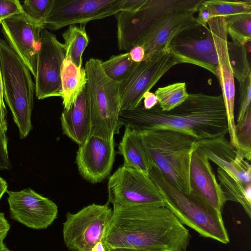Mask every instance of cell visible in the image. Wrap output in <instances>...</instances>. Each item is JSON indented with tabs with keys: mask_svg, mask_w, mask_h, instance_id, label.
Here are the masks:
<instances>
[{
	"mask_svg": "<svg viewBox=\"0 0 251 251\" xmlns=\"http://www.w3.org/2000/svg\"><path fill=\"white\" fill-rule=\"evenodd\" d=\"M102 242L107 249L183 251L189 230L165 205L147 204L113 209Z\"/></svg>",
	"mask_w": 251,
	"mask_h": 251,
	"instance_id": "cell-1",
	"label": "cell"
},
{
	"mask_svg": "<svg viewBox=\"0 0 251 251\" xmlns=\"http://www.w3.org/2000/svg\"><path fill=\"white\" fill-rule=\"evenodd\" d=\"M122 126L138 131L165 129L177 130L197 140L226 136L228 126L222 95L189 94L182 104L163 111L158 104L150 109L142 104L131 110H121Z\"/></svg>",
	"mask_w": 251,
	"mask_h": 251,
	"instance_id": "cell-2",
	"label": "cell"
},
{
	"mask_svg": "<svg viewBox=\"0 0 251 251\" xmlns=\"http://www.w3.org/2000/svg\"><path fill=\"white\" fill-rule=\"evenodd\" d=\"M149 176L158 188L165 206L183 225L203 237L225 244L229 242L221 212L193 191L186 194L179 190L154 165H152Z\"/></svg>",
	"mask_w": 251,
	"mask_h": 251,
	"instance_id": "cell-3",
	"label": "cell"
},
{
	"mask_svg": "<svg viewBox=\"0 0 251 251\" xmlns=\"http://www.w3.org/2000/svg\"><path fill=\"white\" fill-rule=\"evenodd\" d=\"M146 153L179 190L190 194V167L197 140L182 132L156 129L139 131Z\"/></svg>",
	"mask_w": 251,
	"mask_h": 251,
	"instance_id": "cell-4",
	"label": "cell"
},
{
	"mask_svg": "<svg viewBox=\"0 0 251 251\" xmlns=\"http://www.w3.org/2000/svg\"><path fill=\"white\" fill-rule=\"evenodd\" d=\"M101 62L99 59L91 58L86 61L84 67L90 117V136L109 140L119 133L122 126L119 120L120 83L106 75Z\"/></svg>",
	"mask_w": 251,
	"mask_h": 251,
	"instance_id": "cell-5",
	"label": "cell"
},
{
	"mask_svg": "<svg viewBox=\"0 0 251 251\" xmlns=\"http://www.w3.org/2000/svg\"><path fill=\"white\" fill-rule=\"evenodd\" d=\"M0 69L4 99L19 131L25 138L32 129L31 114L35 85L31 74L5 40L0 39Z\"/></svg>",
	"mask_w": 251,
	"mask_h": 251,
	"instance_id": "cell-6",
	"label": "cell"
},
{
	"mask_svg": "<svg viewBox=\"0 0 251 251\" xmlns=\"http://www.w3.org/2000/svg\"><path fill=\"white\" fill-rule=\"evenodd\" d=\"M113 213L108 203H93L75 213L68 212L63 223L67 248L72 251H91L98 243L102 242Z\"/></svg>",
	"mask_w": 251,
	"mask_h": 251,
	"instance_id": "cell-7",
	"label": "cell"
},
{
	"mask_svg": "<svg viewBox=\"0 0 251 251\" xmlns=\"http://www.w3.org/2000/svg\"><path fill=\"white\" fill-rule=\"evenodd\" d=\"M180 64L169 47L139 62L126 80L120 83L121 110H131L142 104L150 90L171 68Z\"/></svg>",
	"mask_w": 251,
	"mask_h": 251,
	"instance_id": "cell-8",
	"label": "cell"
},
{
	"mask_svg": "<svg viewBox=\"0 0 251 251\" xmlns=\"http://www.w3.org/2000/svg\"><path fill=\"white\" fill-rule=\"evenodd\" d=\"M107 186L108 202L113 209L147 204L165 205L149 176L133 168L119 167L110 177Z\"/></svg>",
	"mask_w": 251,
	"mask_h": 251,
	"instance_id": "cell-9",
	"label": "cell"
},
{
	"mask_svg": "<svg viewBox=\"0 0 251 251\" xmlns=\"http://www.w3.org/2000/svg\"><path fill=\"white\" fill-rule=\"evenodd\" d=\"M202 1L190 0L187 4L171 10L157 18L137 45L145 50L144 59L168 48L173 39L182 31L201 26L194 14Z\"/></svg>",
	"mask_w": 251,
	"mask_h": 251,
	"instance_id": "cell-10",
	"label": "cell"
},
{
	"mask_svg": "<svg viewBox=\"0 0 251 251\" xmlns=\"http://www.w3.org/2000/svg\"><path fill=\"white\" fill-rule=\"evenodd\" d=\"M126 0H53L45 28L56 30L77 24L115 15L123 11Z\"/></svg>",
	"mask_w": 251,
	"mask_h": 251,
	"instance_id": "cell-11",
	"label": "cell"
},
{
	"mask_svg": "<svg viewBox=\"0 0 251 251\" xmlns=\"http://www.w3.org/2000/svg\"><path fill=\"white\" fill-rule=\"evenodd\" d=\"M190 0H145L133 11H121L117 19V43L121 50L129 51L137 46L151 25L160 16L173 9L184 6Z\"/></svg>",
	"mask_w": 251,
	"mask_h": 251,
	"instance_id": "cell-12",
	"label": "cell"
},
{
	"mask_svg": "<svg viewBox=\"0 0 251 251\" xmlns=\"http://www.w3.org/2000/svg\"><path fill=\"white\" fill-rule=\"evenodd\" d=\"M63 44L46 29L41 34L36 60L35 93L38 100L61 97V71L65 58Z\"/></svg>",
	"mask_w": 251,
	"mask_h": 251,
	"instance_id": "cell-13",
	"label": "cell"
},
{
	"mask_svg": "<svg viewBox=\"0 0 251 251\" xmlns=\"http://www.w3.org/2000/svg\"><path fill=\"white\" fill-rule=\"evenodd\" d=\"M169 47L180 64L199 66L218 78V56L208 26L201 25L182 31L173 39Z\"/></svg>",
	"mask_w": 251,
	"mask_h": 251,
	"instance_id": "cell-14",
	"label": "cell"
},
{
	"mask_svg": "<svg viewBox=\"0 0 251 251\" xmlns=\"http://www.w3.org/2000/svg\"><path fill=\"white\" fill-rule=\"evenodd\" d=\"M5 40L22 59L34 78L36 60L44 25L29 18L24 12L1 21Z\"/></svg>",
	"mask_w": 251,
	"mask_h": 251,
	"instance_id": "cell-15",
	"label": "cell"
},
{
	"mask_svg": "<svg viewBox=\"0 0 251 251\" xmlns=\"http://www.w3.org/2000/svg\"><path fill=\"white\" fill-rule=\"evenodd\" d=\"M11 218L35 229H45L56 219V204L30 188L20 191H7Z\"/></svg>",
	"mask_w": 251,
	"mask_h": 251,
	"instance_id": "cell-16",
	"label": "cell"
},
{
	"mask_svg": "<svg viewBox=\"0 0 251 251\" xmlns=\"http://www.w3.org/2000/svg\"><path fill=\"white\" fill-rule=\"evenodd\" d=\"M211 31L218 56V79L222 88L227 120L230 142L235 148L237 141L235 130L234 114L235 85L234 77L230 63L227 47V32L225 18L214 17L207 23Z\"/></svg>",
	"mask_w": 251,
	"mask_h": 251,
	"instance_id": "cell-17",
	"label": "cell"
},
{
	"mask_svg": "<svg viewBox=\"0 0 251 251\" xmlns=\"http://www.w3.org/2000/svg\"><path fill=\"white\" fill-rule=\"evenodd\" d=\"M78 146L75 160L80 175L92 183L101 182L110 174L114 162V139L91 135Z\"/></svg>",
	"mask_w": 251,
	"mask_h": 251,
	"instance_id": "cell-18",
	"label": "cell"
},
{
	"mask_svg": "<svg viewBox=\"0 0 251 251\" xmlns=\"http://www.w3.org/2000/svg\"><path fill=\"white\" fill-rule=\"evenodd\" d=\"M196 148L245 185L251 184V166L225 136L196 141Z\"/></svg>",
	"mask_w": 251,
	"mask_h": 251,
	"instance_id": "cell-19",
	"label": "cell"
},
{
	"mask_svg": "<svg viewBox=\"0 0 251 251\" xmlns=\"http://www.w3.org/2000/svg\"><path fill=\"white\" fill-rule=\"evenodd\" d=\"M192 191L222 212L226 202L224 193L207 156L196 148L190 172Z\"/></svg>",
	"mask_w": 251,
	"mask_h": 251,
	"instance_id": "cell-20",
	"label": "cell"
},
{
	"mask_svg": "<svg viewBox=\"0 0 251 251\" xmlns=\"http://www.w3.org/2000/svg\"><path fill=\"white\" fill-rule=\"evenodd\" d=\"M60 121L63 133L78 145L90 136V117L85 88L69 109H64Z\"/></svg>",
	"mask_w": 251,
	"mask_h": 251,
	"instance_id": "cell-21",
	"label": "cell"
},
{
	"mask_svg": "<svg viewBox=\"0 0 251 251\" xmlns=\"http://www.w3.org/2000/svg\"><path fill=\"white\" fill-rule=\"evenodd\" d=\"M118 150L124 158V166L149 176L152 164L146 153L139 131L125 127Z\"/></svg>",
	"mask_w": 251,
	"mask_h": 251,
	"instance_id": "cell-22",
	"label": "cell"
},
{
	"mask_svg": "<svg viewBox=\"0 0 251 251\" xmlns=\"http://www.w3.org/2000/svg\"><path fill=\"white\" fill-rule=\"evenodd\" d=\"M87 83L84 68L77 67L71 60L65 58L61 71V97L65 110L69 109Z\"/></svg>",
	"mask_w": 251,
	"mask_h": 251,
	"instance_id": "cell-23",
	"label": "cell"
},
{
	"mask_svg": "<svg viewBox=\"0 0 251 251\" xmlns=\"http://www.w3.org/2000/svg\"><path fill=\"white\" fill-rule=\"evenodd\" d=\"M217 180L226 201L239 203L251 218V184L245 185L221 168L217 169Z\"/></svg>",
	"mask_w": 251,
	"mask_h": 251,
	"instance_id": "cell-24",
	"label": "cell"
},
{
	"mask_svg": "<svg viewBox=\"0 0 251 251\" xmlns=\"http://www.w3.org/2000/svg\"><path fill=\"white\" fill-rule=\"evenodd\" d=\"M85 25H70L62 33L65 58L71 60L79 68L82 67V54L89 42Z\"/></svg>",
	"mask_w": 251,
	"mask_h": 251,
	"instance_id": "cell-25",
	"label": "cell"
},
{
	"mask_svg": "<svg viewBox=\"0 0 251 251\" xmlns=\"http://www.w3.org/2000/svg\"><path fill=\"white\" fill-rule=\"evenodd\" d=\"M138 63L131 59L129 52H127L111 56L107 60L102 61L101 66L107 76L121 83L128 77Z\"/></svg>",
	"mask_w": 251,
	"mask_h": 251,
	"instance_id": "cell-26",
	"label": "cell"
},
{
	"mask_svg": "<svg viewBox=\"0 0 251 251\" xmlns=\"http://www.w3.org/2000/svg\"><path fill=\"white\" fill-rule=\"evenodd\" d=\"M158 104L163 111H170L184 102L188 98L185 82L175 83L158 88L155 92Z\"/></svg>",
	"mask_w": 251,
	"mask_h": 251,
	"instance_id": "cell-27",
	"label": "cell"
},
{
	"mask_svg": "<svg viewBox=\"0 0 251 251\" xmlns=\"http://www.w3.org/2000/svg\"><path fill=\"white\" fill-rule=\"evenodd\" d=\"M203 3L209 10L212 18L226 19L236 15L251 13V0H203Z\"/></svg>",
	"mask_w": 251,
	"mask_h": 251,
	"instance_id": "cell-28",
	"label": "cell"
},
{
	"mask_svg": "<svg viewBox=\"0 0 251 251\" xmlns=\"http://www.w3.org/2000/svg\"><path fill=\"white\" fill-rule=\"evenodd\" d=\"M227 34L233 43L245 45L251 40V13L234 15L225 19Z\"/></svg>",
	"mask_w": 251,
	"mask_h": 251,
	"instance_id": "cell-29",
	"label": "cell"
},
{
	"mask_svg": "<svg viewBox=\"0 0 251 251\" xmlns=\"http://www.w3.org/2000/svg\"><path fill=\"white\" fill-rule=\"evenodd\" d=\"M227 47L234 77L240 82L251 75L246 48L245 45H237L228 41Z\"/></svg>",
	"mask_w": 251,
	"mask_h": 251,
	"instance_id": "cell-30",
	"label": "cell"
},
{
	"mask_svg": "<svg viewBox=\"0 0 251 251\" xmlns=\"http://www.w3.org/2000/svg\"><path fill=\"white\" fill-rule=\"evenodd\" d=\"M237 150L247 161L251 159V107L235 126Z\"/></svg>",
	"mask_w": 251,
	"mask_h": 251,
	"instance_id": "cell-31",
	"label": "cell"
},
{
	"mask_svg": "<svg viewBox=\"0 0 251 251\" xmlns=\"http://www.w3.org/2000/svg\"><path fill=\"white\" fill-rule=\"evenodd\" d=\"M53 0H26L22 4L23 12L34 21L45 25Z\"/></svg>",
	"mask_w": 251,
	"mask_h": 251,
	"instance_id": "cell-32",
	"label": "cell"
},
{
	"mask_svg": "<svg viewBox=\"0 0 251 251\" xmlns=\"http://www.w3.org/2000/svg\"><path fill=\"white\" fill-rule=\"evenodd\" d=\"M239 83L240 97L236 123L243 118L249 108L251 107V75L239 82Z\"/></svg>",
	"mask_w": 251,
	"mask_h": 251,
	"instance_id": "cell-33",
	"label": "cell"
},
{
	"mask_svg": "<svg viewBox=\"0 0 251 251\" xmlns=\"http://www.w3.org/2000/svg\"><path fill=\"white\" fill-rule=\"evenodd\" d=\"M22 12V6L19 0H0V22Z\"/></svg>",
	"mask_w": 251,
	"mask_h": 251,
	"instance_id": "cell-34",
	"label": "cell"
},
{
	"mask_svg": "<svg viewBox=\"0 0 251 251\" xmlns=\"http://www.w3.org/2000/svg\"><path fill=\"white\" fill-rule=\"evenodd\" d=\"M7 145L8 138L6 132H0V170H9L11 168Z\"/></svg>",
	"mask_w": 251,
	"mask_h": 251,
	"instance_id": "cell-35",
	"label": "cell"
},
{
	"mask_svg": "<svg viewBox=\"0 0 251 251\" xmlns=\"http://www.w3.org/2000/svg\"><path fill=\"white\" fill-rule=\"evenodd\" d=\"M198 12V16L196 17L197 21L201 25L207 26L208 22L212 17L208 9L203 3V1L200 5Z\"/></svg>",
	"mask_w": 251,
	"mask_h": 251,
	"instance_id": "cell-36",
	"label": "cell"
},
{
	"mask_svg": "<svg viewBox=\"0 0 251 251\" xmlns=\"http://www.w3.org/2000/svg\"><path fill=\"white\" fill-rule=\"evenodd\" d=\"M128 52L131 59L135 62L139 63L144 60L145 50L141 46H135Z\"/></svg>",
	"mask_w": 251,
	"mask_h": 251,
	"instance_id": "cell-37",
	"label": "cell"
},
{
	"mask_svg": "<svg viewBox=\"0 0 251 251\" xmlns=\"http://www.w3.org/2000/svg\"><path fill=\"white\" fill-rule=\"evenodd\" d=\"M143 99V106L146 109H150L158 104V100L156 95L150 91L145 93Z\"/></svg>",
	"mask_w": 251,
	"mask_h": 251,
	"instance_id": "cell-38",
	"label": "cell"
},
{
	"mask_svg": "<svg viewBox=\"0 0 251 251\" xmlns=\"http://www.w3.org/2000/svg\"><path fill=\"white\" fill-rule=\"evenodd\" d=\"M10 227V225L5 218L4 213L0 212V239L4 240Z\"/></svg>",
	"mask_w": 251,
	"mask_h": 251,
	"instance_id": "cell-39",
	"label": "cell"
},
{
	"mask_svg": "<svg viewBox=\"0 0 251 251\" xmlns=\"http://www.w3.org/2000/svg\"><path fill=\"white\" fill-rule=\"evenodd\" d=\"M0 115L2 119L6 121V110L4 102L3 83L0 69Z\"/></svg>",
	"mask_w": 251,
	"mask_h": 251,
	"instance_id": "cell-40",
	"label": "cell"
},
{
	"mask_svg": "<svg viewBox=\"0 0 251 251\" xmlns=\"http://www.w3.org/2000/svg\"><path fill=\"white\" fill-rule=\"evenodd\" d=\"M8 185L6 181L0 177V200L3 195L7 191Z\"/></svg>",
	"mask_w": 251,
	"mask_h": 251,
	"instance_id": "cell-41",
	"label": "cell"
},
{
	"mask_svg": "<svg viewBox=\"0 0 251 251\" xmlns=\"http://www.w3.org/2000/svg\"><path fill=\"white\" fill-rule=\"evenodd\" d=\"M107 249L102 242L98 243L91 251H106Z\"/></svg>",
	"mask_w": 251,
	"mask_h": 251,
	"instance_id": "cell-42",
	"label": "cell"
},
{
	"mask_svg": "<svg viewBox=\"0 0 251 251\" xmlns=\"http://www.w3.org/2000/svg\"><path fill=\"white\" fill-rule=\"evenodd\" d=\"M110 251H145L142 250L129 249H108Z\"/></svg>",
	"mask_w": 251,
	"mask_h": 251,
	"instance_id": "cell-43",
	"label": "cell"
},
{
	"mask_svg": "<svg viewBox=\"0 0 251 251\" xmlns=\"http://www.w3.org/2000/svg\"><path fill=\"white\" fill-rule=\"evenodd\" d=\"M7 129V126H4L0 123V132H6Z\"/></svg>",
	"mask_w": 251,
	"mask_h": 251,
	"instance_id": "cell-44",
	"label": "cell"
},
{
	"mask_svg": "<svg viewBox=\"0 0 251 251\" xmlns=\"http://www.w3.org/2000/svg\"><path fill=\"white\" fill-rule=\"evenodd\" d=\"M5 247L6 246L3 243V240L0 239V251H2Z\"/></svg>",
	"mask_w": 251,
	"mask_h": 251,
	"instance_id": "cell-45",
	"label": "cell"
},
{
	"mask_svg": "<svg viewBox=\"0 0 251 251\" xmlns=\"http://www.w3.org/2000/svg\"><path fill=\"white\" fill-rule=\"evenodd\" d=\"M0 123L4 125V126H7V122L6 121H4L2 118H1L0 115Z\"/></svg>",
	"mask_w": 251,
	"mask_h": 251,
	"instance_id": "cell-46",
	"label": "cell"
},
{
	"mask_svg": "<svg viewBox=\"0 0 251 251\" xmlns=\"http://www.w3.org/2000/svg\"><path fill=\"white\" fill-rule=\"evenodd\" d=\"M2 251H11L9 250L6 247H5V248L3 249Z\"/></svg>",
	"mask_w": 251,
	"mask_h": 251,
	"instance_id": "cell-47",
	"label": "cell"
},
{
	"mask_svg": "<svg viewBox=\"0 0 251 251\" xmlns=\"http://www.w3.org/2000/svg\"><path fill=\"white\" fill-rule=\"evenodd\" d=\"M106 251H110L108 249H107Z\"/></svg>",
	"mask_w": 251,
	"mask_h": 251,
	"instance_id": "cell-48",
	"label": "cell"
},
{
	"mask_svg": "<svg viewBox=\"0 0 251 251\" xmlns=\"http://www.w3.org/2000/svg\"><path fill=\"white\" fill-rule=\"evenodd\" d=\"M186 251V250H184V251Z\"/></svg>",
	"mask_w": 251,
	"mask_h": 251,
	"instance_id": "cell-49",
	"label": "cell"
},
{
	"mask_svg": "<svg viewBox=\"0 0 251 251\" xmlns=\"http://www.w3.org/2000/svg\"><path fill=\"white\" fill-rule=\"evenodd\" d=\"M0 23H1V22H0Z\"/></svg>",
	"mask_w": 251,
	"mask_h": 251,
	"instance_id": "cell-50",
	"label": "cell"
}]
</instances>
